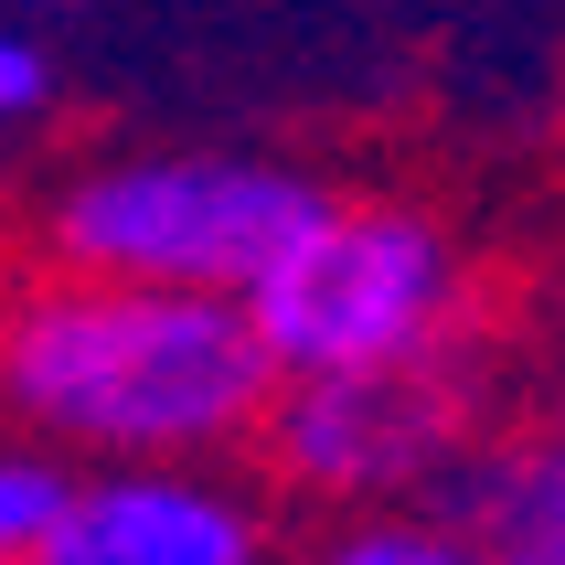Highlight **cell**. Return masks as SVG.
Here are the masks:
<instances>
[{
	"mask_svg": "<svg viewBox=\"0 0 565 565\" xmlns=\"http://www.w3.org/2000/svg\"><path fill=\"white\" fill-rule=\"evenodd\" d=\"M267 342L224 288L54 267L0 310V406L54 459H224L256 438Z\"/></svg>",
	"mask_w": 565,
	"mask_h": 565,
	"instance_id": "1",
	"label": "cell"
},
{
	"mask_svg": "<svg viewBox=\"0 0 565 565\" xmlns=\"http://www.w3.org/2000/svg\"><path fill=\"white\" fill-rule=\"evenodd\" d=\"M235 299L278 374H416L470 331V246L427 203L320 192Z\"/></svg>",
	"mask_w": 565,
	"mask_h": 565,
	"instance_id": "2",
	"label": "cell"
},
{
	"mask_svg": "<svg viewBox=\"0 0 565 565\" xmlns=\"http://www.w3.org/2000/svg\"><path fill=\"white\" fill-rule=\"evenodd\" d=\"M310 203L320 182L267 150H118L54 182L43 256L75 278H150V288H224L235 299Z\"/></svg>",
	"mask_w": 565,
	"mask_h": 565,
	"instance_id": "3",
	"label": "cell"
},
{
	"mask_svg": "<svg viewBox=\"0 0 565 565\" xmlns=\"http://www.w3.org/2000/svg\"><path fill=\"white\" fill-rule=\"evenodd\" d=\"M278 491L320 512H363V502H406L448 448V395L416 374H278L256 406V438Z\"/></svg>",
	"mask_w": 565,
	"mask_h": 565,
	"instance_id": "4",
	"label": "cell"
},
{
	"mask_svg": "<svg viewBox=\"0 0 565 565\" xmlns=\"http://www.w3.org/2000/svg\"><path fill=\"white\" fill-rule=\"evenodd\" d=\"M267 512L214 459H96L64 480L43 565H256Z\"/></svg>",
	"mask_w": 565,
	"mask_h": 565,
	"instance_id": "5",
	"label": "cell"
},
{
	"mask_svg": "<svg viewBox=\"0 0 565 565\" xmlns=\"http://www.w3.org/2000/svg\"><path fill=\"white\" fill-rule=\"evenodd\" d=\"M406 502L427 512L459 555H523V565H544L565 544V480H555L544 448H470V459H459V438H448L438 470L416 480Z\"/></svg>",
	"mask_w": 565,
	"mask_h": 565,
	"instance_id": "6",
	"label": "cell"
},
{
	"mask_svg": "<svg viewBox=\"0 0 565 565\" xmlns=\"http://www.w3.org/2000/svg\"><path fill=\"white\" fill-rule=\"evenodd\" d=\"M64 512V459L54 448H0V565H32L43 555V534H54Z\"/></svg>",
	"mask_w": 565,
	"mask_h": 565,
	"instance_id": "7",
	"label": "cell"
},
{
	"mask_svg": "<svg viewBox=\"0 0 565 565\" xmlns=\"http://www.w3.org/2000/svg\"><path fill=\"white\" fill-rule=\"evenodd\" d=\"M331 565H459V544H448L427 512H406V523H363V512H352L342 534H331Z\"/></svg>",
	"mask_w": 565,
	"mask_h": 565,
	"instance_id": "8",
	"label": "cell"
},
{
	"mask_svg": "<svg viewBox=\"0 0 565 565\" xmlns=\"http://www.w3.org/2000/svg\"><path fill=\"white\" fill-rule=\"evenodd\" d=\"M43 107H54V54L0 22V128H32Z\"/></svg>",
	"mask_w": 565,
	"mask_h": 565,
	"instance_id": "9",
	"label": "cell"
}]
</instances>
